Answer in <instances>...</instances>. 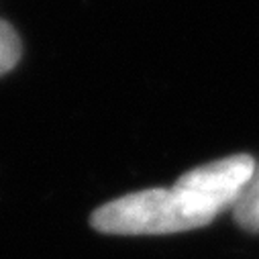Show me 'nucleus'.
<instances>
[{
  "mask_svg": "<svg viewBox=\"0 0 259 259\" xmlns=\"http://www.w3.org/2000/svg\"><path fill=\"white\" fill-rule=\"evenodd\" d=\"M255 169L247 153L229 155L186 174L171 188H149L94 210L92 227L106 235H167L210 225L233 208Z\"/></svg>",
  "mask_w": 259,
  "mask_h": 259,
  "instance_id": "1",
  "label": "nucleus"
},
{
  "mask_svg": "<svg viewBox=\"0 0 259 259\" xmlns=\"http://www.w3.org/2000/svg\"><path fill=\"white\" fill-rule=\"evenodd\" d=\"M237 225L247 233L259 235V163H255V169L245 184L241 196L237 198L235 206L231 208Z\"/></svg>",
  "mask_w": 259,
  "mask_h": 259,
  "instance_id": "2",
  "label": "nucleus"
},
{
  "mask_svg": "<svg viewBox=\"0 0 259 259\" xmlns=\"http://www.w3.org/2000/svg\"><path fill=\"white\" fill-rule=\"evenodd\" d=\"M19 59H21V39L7 21H0V76L9 74L19 63Z\"/></svg>",
  "mask_w": 259,
  "mask_h": 259,
  "instance_id": "3",
  "label": "nucleus"
}]
</instances>
